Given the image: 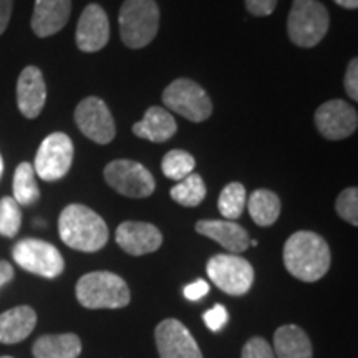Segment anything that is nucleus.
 <instances>
[{"label": "nucleus", "instance_id": "b1692460", "mask_svg": "<svg viewBox=\"0 0 358 358\" xmlns=\"http://www.w3.org/2000/svg\"><path fill=\"white\" fill-rule=\"evenodd\" d=\"M37 174L30 163H20L13 173V199L19 206H32L40 199Z\"/></svg>", "mask_w": 358, "mask_h": 358}, {"label": "nucleus", "instance_id": "473e14b6", "mask_svg": "<svg viewBox=\"0 0 358 358\" xmlns=\"http://www.w3.org/2000/svg\"><path fill=\"white\" fill-rule=\"evenodd\" d=\"M245 8L256 17H267L275 10L279 0H244Z\"/></svg>", "mask_w": 358, "mask_h": 358}, {"label": "nucleus", "instance_id": "4468645a", "mask_svg": "<svg viewBox=\"0 0 358 358\" xmlns=\"http://www.w3.org/2000/svg\"><path fill=\"white\" fill-rule=\"evenodd\" d=\"M110 40V20L98 3L83 8L77 25V45L82 52H100Z\"/></svg>", "mask_w": 358, "mask_h": 358}, {"label": "nucleus", "instance_id": "20e7f679", "mask_svg": "<svg viewBox=\"0 0 358 358\" xmlns=\"http://www.w3.org/2000/svg\"><path fill=\"white\" fill-rule=\"evenodd\" d=\"M75 292L85 308H123L131 299L127 282L106 271L90 272L80 277Z\"/></svg>", "mask_w": 358, "mask_h": 358}, {"label": "nucleus", "instance_id": "f257e3e1", "mask_svg": "<svg viewBox=\"0 0 358 358\" xmlns=\"http://www.w3.org/2000/svg\"><path fill=\"white\" fill-rule=\"evenodd\" d=\"M285 268L295 279L317 282L330 267V249L324 237L310 231H299L284 245Z\"/></svg>", "mask_w": 358, "mask_h": 358}, {"label": "nucleus", "instance_id": "72a5a7b5", "mask_svg": "<svg viewBox=\"0 0 358 358\" xmlns=\"http://www.w3.org/2000/svg\"><path fill=\"white\" fill-rule=\"evenodd\" d=\"M182 294H185V297L191 302L201 301V299L209 294V284L203 279H198L196 282H192V284L186 285L185 290H182Z\"/></svg>", "mask_w": 358, "mask_h": 358}, {"label": "nucleus", "instance_id": "0eeeda50", "mask_svg": "<svg viewBox=\"0 0 358 358\" xmlns=\"http://www.w3.org/2000/svg\"><path fill=\"white\" fill-rule=\"evenodd\" d=\"M163 103L192 123L206 122L213 113V103L208 93L189 78H178L168 85L163 92Z\"/></svg>", "mask_w": 358, "mask_h": 358}, {"label": "nucleus", "instance_id": "cd10ccee", "mask_svg": "<svg viewBox=\"0 0 358 358\" xmlns=\"http://www.w3.org/2000/svg\"><path fill=\"white\" fill-rule=\"evenodd\" d=\"M22 226V211L17 201L6 196L0 199V236L15 237Z\"/></svg>", "mask_w": 358, "mask_h": 358}, {"label": "nucleus", "instance_id": "c756f323", "mask_svg": "<svg viewBox=\"0 0 358 358\" xmlns=\"http://www.w3.org/2000/svg\"><path fill=\"white\" fill-rule=\"evenodd\" d=\"M241 358H275L271 343L262 337H254L245 343Z\"/></svg>", "mask_w": 358, "mask_h": 358}, {"label": "nucleus", "instance_id": "6e6552de", "mask_svg": "<svg viewBox=\"0 0 358 358\" xmlns=\"http://www.w3.org/2000/svg\"><path fill=\"white\" fill-rule=\"evenodd\" d=\"M206 271L213 284L229 295L248 294L254 284L252 266L236 254H217L211 257Z\"/></svg>", "mask_w": 358, "mask_h": 358}, {"label": "nucleus", "instance_id": "a211bd4d", "mask_svg": "<svg viewBox=\"0 0 358 358\" xmlns=\"http://www.w3.org/2000/svg\"><path fill=\"white\" fill-rule=\"evenodd\" d=\"M196 231L201 236L216 241L219 245L229 250L231 254H241L249 248V234L243 226L234 221H217L204 219L196 224Z\"/></svg>", "mask_w": 358, "mask_h": 358}, {"label": "nucleus", "instance_id": "7ed1b4c3", "mask_svg": "<svg viewBox=\"0 0 358 358\" xmlns=\"http://www.w3.org/2000/svg\"><path fill=\"white\" fill-rule=\"evenodd\" d=\"M120 37L128 48L153 42L159 29V7L155 0H124L118 15Z\"/></svg>", "mask_w": 358, "mask_h": 358}, {"label": "nucleus", "instance_id": "ddd939ff", "mask_svg": "<svg viewBox=\"0 0 358 358\" xmlns=\"http://www.w3.org/2000/svg\"><path fill=\"white\" fill-rule=\"evenodd\" d=\"M155 338L159 358H203L194 337L176 319L161 322L156 327Z\"/></svg>", "mask_w": 358, "mask_h": 358}, {"label": "nucleus", "instance_id": "dca6fc26", "mask_svg": "<svg viewBox=\"0 0 358 358\" xmlns=\"http://www.w3.org/2000/svg\"><path fill=\"white\" fill-rule=\"evenodd\" d=\"M47 101V85L37 66L30 65L22 70L17 80V106L29 120H35L42 113Z\"/></svg>", "mask_w": 358, "mask_h": 358}, {"label": "nucleus", "instance_id": "4c0bfd02", "mask_svg": "<svg viewBox=\"0 0 358 358\" xmlns=\"http://www.w3.org/2000/svg\"><path fill=\"white\" fill-rule=\"evenodd\" d=\"M3 174V159H2V155H0V178H2Z\"/></svg>", "mask_w": 358, "mask_h": 358}, {"label": "nucleus", "instance_id": "c85d7f7f", "mask_svg": "<svg viewBox=\"0 0 358 358\" xmlns=\"http://www.w3.org/2000/svg\"><path fill=\"white\" fill-rule=\"evenodd\" d=\"M337 214L343 221L350 222L352 226H358V189L357 187H347L338 194L335 203Z\"/></svg>", "mask_w": 358, "mask_h": 358}, {"label": "nucleus", "instance_id": "5701e85b", "mask_svg": "<svg viewBox=\"0 0 358 358\" xmlns=\"http://www.w3.org/2000/svg\"><path fill=\"white\" fill-rule=\"evenodd\" d=\"M280 199L275 192L268 189H257L249 196L248 209L252 221L257 226H272L280 216Z\"/></svg>", "mask_w": 358, "mask_h": 358}, {"label": "nucleus", "instance_id": "f704fd0d", "mask_svg": "<svg viewBox=\"0 0 358 358\" xmlns=\"http://www.w3.org/2000/svg\"><path fill=\"white\" fill-rule=\"evenodd\" d=\"M13 0H0V35L7 30L12 17Z\"/></svg>", "mask_w": 358, "mask_h": 358}, {"label": "nucleus", "instance_id": "aec40b11", "mask_svg": "<svg viewBox=\"0 0 358 358\" xmlns=\"http://www.w3.org/2000/svg\"><path fill=\"white\" fill-rule=\"evenodd\" d=\"M178 124L168 110L161 106H151L141 122L133 124V133L143 140L153 143H164L174 136Z\"/></svg>", "mask_w": 358, "mask_h": 358}, {"label": "nucleus", "instance_id": "423d86ee", "mask_svg": "<svg viewBox=\"0 0 358 358\" xmlns=\"http://www.w3.org/2000/svg\"><path fill=\"white\" fill-rule=\"evenodd\" d=\"M12 257L24 271L45 279H55L65 268L60 250L47 241L34 237H27L13 245Z\"/></svg>", "mask_w": 358, "mask_h": 358}, {"label": "nucleus", "instance_id": "e433bc0d", "mask_svg": "<svg viewBox=\"0 0 358 358\" xmlns=\"http://www.w3.org/2000/svg\"><path fill=\"white\" fill-rule=\"evenodd\" d=\"M335 3L343 8H348V10H355L358 7V0H334Z\"/></svg>", "mask_w": 358, "mask_h": 358}, {"label": "nucleus", "instance_id": "f03ea898", "mask_svg": "<svg viewBox=\"0 0 358 358\" xmlns=\"http://www.w3.org/2000/svg\"><path fill=\"white\" fill-rule=\"evenodd\" d=\"M60 239L75 250L96 252L108 243L110 231L100 214L83 204H70L58 217Z\"/></svg>", "mask_w": 358, "mask_h": 358}, {"label": "nucleus", "instance_id": "412c9836", "mask_svg": "<svg viewBox=\"0 0 358 358\" xmlns=\"http://www.w3.org/2000/svg\"><path fill=\"white\" fill-rule=\"evenodd\" d=\"M308 335L297 325H282L274 335L275 358H312Z\"/></svg>", "mask_w": 358, "mask_h": 358}, {"label": "nucleus", "instance_id": "393cba45", "mask_svg": "<svg viewBox=\"0 0 358 358\" xmlns=\"http://www.w3.org/2000/svg\"><path fill=\"white\" fill-rule=\"evenodd\" d=\"M171 198L186 208L199 206L206 198V185L203 178L199 174L191 173L187 178L178 181V185L171 187Z\"/></svg>", "mask_w": 358, "mask_h": 358}, {"label": "nucleus", "instance_id": "2eb2a0df", "mask_svg": "<svg viewBox=\"0 0 358 358\" xmlns=\"http://www.w3.org/2000/svg\"><path fill=\"white\" fill-rule=\"evenodd\" d=\"M116 244L129 256H145L158 250L163 244L159 229L150 222H122L115 234Z\"/></svg>", "mask_w": 358, "mask_h": 358}, {"label": "nucleus", "instance_id": "1a4fd4ad", "mask_svg": "<svg viewBox=\"0 0 358 358\" xmlns=\"http://www.w3.org/2000/svg\"><path fill=\"white\" fill-rule=\"evenodd\" d=\"M105 181L127 198L143 199L153 194L156 181L143 164L131 159H115L106 164Z\"/></svg>", "mask_w": 358, "mask_h": 358}, {"label": "nucleus", "instance_id": "f3484780", "mask_svg": "<svg viewBox=\"0 0 358 358\" xmlns=\"http://www.w3.org/2000/svg\"><path fill=\"white\" fill-rule=\"evenodd\" d=\"M70 13L71 0H35L30 22L34 34L40 38L58 34L70 20Z\"/></svg>", "mask_w": 358, "mask_h": 358}, {"label": "nucleus", "instance_id": "6ab92c4d", "mask_svg": "<svg viewBox=\"0 0 358 358\" xmlns=\"http://www.w3.org/2000/svg\"><path fill=\"white\" fill-rule=\"evenodd\" d=\"M37 325V313L30 306L13 307L0 313V343L13 345L20 343L34 332Z\"/></svg>", "mask_w": 358, "mask_h": 358}, {"label": "nucleus", "instance_id": "a878e982", "mask_svg": "<svg viewBox=\"0 0 358 358\" xmlns=\"http://www.w3.org/2000/svg\"><path fill=\"white\" fill-rule=\"evenodd\" d=\"M245 201H248V198H245V187L241 182H231L219 194V213L227 221H234V219L241 217V214L244 213Z\"/></svg>", "mask_w": 358, "mask_h": 358}, {"label": "nucleus", "instance_id": "7c9ffc66", "mask_svg": "<svg viewBox=\"0 0 358 358\" xmlns=\"http://www.w3.org/2000/svg\"><path fill=\"white\" fill-rule=\"evenodd\" d=\"M203 319H204V324L209 327V330H213V332H219V330H222V327L227 324V320H229V313H227L226 307L221 306V303H216L211 310L204 313Z\"/></svg>", "mask_w": 358, "mask_h": 358}, {"label": "nucleus", "instance_id": "58836bf2", "mask_svg": "<svg viewBox=\"0 0 358 358\" xmlns=\"http://www.w3.org/2000/svg\"><path fill=\"white\" fill-rule=\"evenodd\" d=\"M0 358H13V357H8V355H3V357H0Z\"/></svg>", "mask_w": 358, "mask_h": 358}, {"label": "nucleus", "instance_id": "4be33fe9", "mask_svg": "<svg viewBox=\"0 0 358 358\" xmlns=\"http://www.w3.org/2000/svg\"><path fill=\"white\" fill-rule=\"evenodd\" d=\"M32 353L35 358H78L82 340L75 334L42 335L35 340Z\"/></svg>", "mask_w": 358, "mask_h": 358}, {"label": "nucleus", "instance_id": "9d476101", "mask_svg": "<svg viewBox=\"0 0 358 358\" xmlns=\"http://www.w3.org/2000/svg\"><path fill=\"white\" fill-rule=\"evenodd\" d=\"M73 163V143L65 133L48 134L35 156V174L43 181H58L70 171Z\"/></svg>", "mask_w": 358, "mask_h": 358}, {"label": "nucleus", "instance_id": "9b49d317", "mask_svg": "<svg viewBox=\"0 0 358 358\" xmlns=\"http://www.w3.org/2000/svg\"><path fill=\"white\" fill-rule=\"evenodd\" d=\"M75 123L88 140L98 145H108L116 134L115 120L108 105L96 96H88L78 103Z\"/></svg>", "mask_w": 358, "mask_h": 358}, {"label": "nucleus", "instance_id": "39448f33", "mask_svg": "<svg viewBox=\"0 0 358 358\" xmlns=\"http://www.w3.org/2000/svg\"><path fill=\"white\" fill-rule=\"evenodd\" d=\"M329 12L319 0H294L287 19V32L292 43L312 48L329 32Z\"/></svg>", "mask_w": 358, "mask_h": 358}, {"label": "nucleus", "instance_id": "c9c22d12", "mask_svg": "<svg viewBox=\"0 0 358 358\" xmlns=\"http://www.w3.org/2000/svg\"><path fill=\"white\" fill-rule=\"evenodd\" d=\"M13 279V267L7 261H0V289Z\"/></svg>", "mask_w": 358, "mask_h": 358}, {"label": "nucleus", "instance_id": "2f4dec72", "mask_svg": "<svg viewBox=\"0 0 358 358\" xmlns=\"http://www.w3.org/2000/svg\"><path fill=\"white\" fill-rule=\"evenodd\" d=\"M343 85H345L347 95L350 96L353 101H357L358 100V60L357 58H352L350 64H348Z\"/></svg>", "mask_w": 358, "mask_h": 358}, {"label": "nucleus", "instance_id": "bb28decb", "mask_svg": "<svg viewBox=\"0 0 358 358\" xmlns=\"http://www.w3.org/2000/svg\"><path fill=\"white\" fill-rule=\"evenodd\" d=\"M196 168V159L192 158V155L182 150H173L168 155H164L163 163H161V169L163 174L173 181H181L189 176L191 173H194Z\"/></svg>", "mask_w": 358, "mask_h": 358}, {"label": "nucleus", "instance_id": "f8f14e48", "mask_svg": "<svg viewBox=\"0 0 358 358\" xmlns=\"http://www.w3.org/2000/svg\"><path fill=\"white\" fill-rule=\"evenodd\" d=\"M315 127L327 140L338 141L357 131L358 115L350 103L330 100L320 105L315 111Z\"/></svg>", "mask_w": 358, "mask_h": 358}]
</instances>
